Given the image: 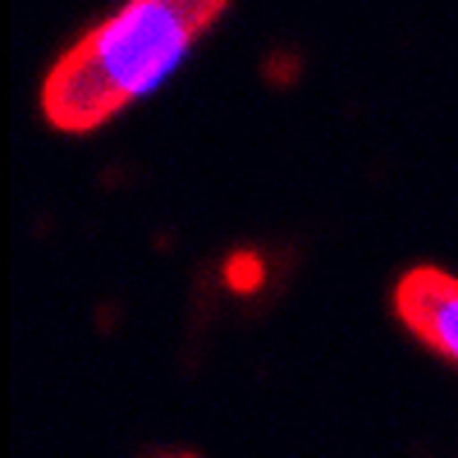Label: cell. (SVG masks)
<instances>
[{
    "label": "cell",
    "mask_w": 458,
    "mask_h": 458,
    "mask_svg": "<svg viewBox=\"0 0 458 458\" xmlns=\"http://www.w3.org/2000/svg\"><path fill=\"white\" fill-rule=\"evenodd\" d=\"M394 308L403 326L427 344L431 353L458 362V280L445 271H408L394 289Z\"/></svg>",
    "instance_id": "obj_2"
},
{
    "label": "cell",
    "mask_w": 458,
    "mask_h": 458,
    "mask_svg": "<svg viewBox=\"0 0 458 458\" xmlns=\"http://www.w3.org/2000/svg\"><path fill=\"white\" fill-rule=\"evenodd\" d=\"M179 458H188V454H179Z\"/></svg>",
    "instance_id": "obj_4"
},
{
    "label": "cell",
    "mask_w": 458,
    "mask_h": 458,
    "mask_svg": "<svg viewBox=\"0 0 458 458\" xmlns=\"http://www.w3.org/2000/svg\"><path fill=\"white\" fill-rule=\"evenodd\" d=\"M225 5L229 0H124L51 64L42 114L64 133L97 129L129 101L157 92Z\"/></svg>",
    "instance_id": "obj_1"
},
{
    "label": "cell",
    "mask_w": 458,
    "mask_h": 458,
    "mask_svg": "<svg viewBox=\"0 0 458 458\" xmlns=\"http://www.w3.org/2000/svg\"><path fill=\"white\" fill-rule=\"evenodd\" d=\"M220 276H225V289H229V293L248 298V293H257L261 280H266V257L252 252V248H239V252H229V257H225Z\"/></svg>",
    "instance_id": "obj_3"
}]
</instances>
